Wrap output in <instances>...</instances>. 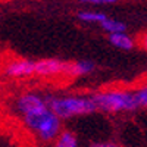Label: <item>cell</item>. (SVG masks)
Wrapping results in <instances>:
<instances>
[{"instance_id": "277c9868", "label": "cell", "mask_w": 147, "mask_h": 147, "mask_svg": "<svg viewBox=\"0 0 147 147\" xmlns=\"http://www.w3.org/2000/svg\"><path fill=\"white\" fill-rule=\"evenodd\" d=\"M5 75L12 78H22L28 77L31 74H35V63L25 59H10L3 66Z\"/></svg>"}, {"instance_id": "9a60e30c", "label": "cell", "mask_w": 147, "mask_h": 147, "mask_svg": "<svg viewBox=\"0 0 147 147\" xmlns=\"http://www.w3.org/2000/svg\"><path fill=\"white\" fill-rule=\"evenodd\" d=\"M88 3L91 5H113V0H90Z\"/></svg>"}, {"instance_id": "4fadbf2b", "label": "cell", "mask_w": 147, "mask_h": 147, "mask_svg": "<svg viewBox=\"0 0 147 147\" xmlns=\"http://www.w3.org/2000/svg\"><path fill=\"white\" fill-rule=\"evenodd\" d=\"M134 97H136V102H137L138 107H147V85L138 88L134 93Z\"/></svg>"}, {"instance_id": "ba28073f", "label": "cell", "mask_w": 147, "mask_h": 147, "mask_svg": "<svg viewBox=\"0 0 147 147\" xmlns=\"http://www.w3.org/2000/svg\"><path fill=\"white\" fill-rule=\"evenodd\" d=\"M94 69V65L91 62H87V60H80V62L75 63H69V71H68V77L74 78L78 75H85Z\"/></svg>"}, {"instance_id": "30bf717a", "label": "cell", "mask_w": 147, "mask_h": 147, "mask_svg": "<svg viewBox=\"0 0 147 147\" xmlns=\"http://www.w3.org/2000/svg\"><path fill=\"white\" fill-rule=\"evenodd\" d=\"M55 147H77V138L71 131H63L57 137Z\"/></svg>"}, {"instance_id": "8992f818", "label": "cell", "mask_w": 147, "mask_h": 147, "mask_svg": "<svg viewBox=\"0 0 147 147\" xmlns=\"http://www.w3.org/2000/svg\"><path fill=\"white\" fill-rule=\"evenodd\" d=\"M59 127H60L59 116L55 115L53 112H50L49 116L46 118V121L41 124V127L38 128V134H40V137L43 140H52L57 136Z\"/></svg>"}, {"instance_id": "7c38bea8", "label": "cell", "mask_w": 147, "mask_h": 147, "mask_svg": "<svg viewBox=\"0 0 147 147\" xmlns=\"http://www.w3.org/2000/svg\"><path fill=\"white\" fill-rule=\"evenodd\" d=\"M78 18L85 22H100V24H103L107 19L105 13H96V12H78Z\"/></svg>"}, {"instance_id": "6da1fadb", "label": "cell", "mask_w": 147, "mask_h": 147, "mask_svg": "<svg viewBox=\"0 0 147 147\" xmlns=\"http://www.w3.org/2000/svg\"><path fill=\"white\" fill-rule=\"evenodd\" d=\"M46 103L50 110L59 118H71L78 115H88L97 110L93 99L90 97H63V99H55L52 96L46 97Z\"/></svg>"}, {"instance_id": "3957f363", "label": "cell", "mask_w": 147, "mask_h": 147, "mask_svg": "<svg viewBox=\"0 0 147 147\" xmlns=\"http://www.w3.org/2000/svg\"><path fill=\"white\" fill-rule=\"evenodd\" d=\"M68 71H69V63L57 59H43L35 62V74L40 77H56V75L68 77Z\"/></svg>"}, {"instance_id": "5b68a950", "label": "cell", "mask_w": 147, "mask_h": 147, "mask_svg": "<svg viewBox=\"0 0 147 147\" xmlns=\"http://www.w3.org/2000/svg\"><path fill=\"white\" fill-rule=\"evenodd\" d=\"M18 109L21 110L22 113H32V112H37V110H41L44 107H49L46 100H43L40 96H37V94H32V93H27V94H22L18 102Z\"/></svg>"}, {"instance_id": "7a4b0ae2", "label": "cell", "mask_w": 147, "mask_h": 147, "mask_svg": "<svg viewBox=\"0 0 147 147\" xmlns=\"http://www.w3.org/2000/svg\"><path fill=\"white\" fill-rule=\"evenodd\" d=\"M93 102L97 109L106 110V112H119V110H134L138 105L136 102V97L132 93L113 90V91H103L97 93L93 97Z\"/></svg>"}, {"instance_id": "2e32d148", "label": "cell", "mask_w": 147, "mask_h": 147, "mask_svg": "<svg viewBox=\"0 0 147 147\" xmlns=\"http://www.w3.org/2000/svg\"><path fill=\"white\" fill-rule=\"evenodd\" d=\"M138 41H140V46L144 49V50H147V34H143Z\"/></svg>"}, {"instance_id": "8fae6325", "label": "cell", "mask_w": 147, "mask_h": 147, "mask_svg": "<svg viewBox=\"0 0 147 147\" xmlns=\"http://www.w3.org/2000/svg\"><path fill=\"white\" fill-rule=\"evenodd\" d=\"M102 27L109 31L110 34H122L127 27H125V24H122L121 21H115V19H106L103 24H102Z\"/></svg>"}, {"instance_id": "5bb4252c", "label": "cell", "mask_w": 147, "mask_h": 147, "mask_svg": "<svg viewBox=\"0 0 147 147\" xmlns=\"http://www.w3.org/2000/svg\"><path fill=\"white\" fill-rule=\"evenodd\" d=\"M90 147H119V146H118V144H115V143L105 141V143H93Z\"/></svg>"}, {"instance_id": "52a82bcc", "label": "cell", "mask_w": 147, "mask_h": 147, "mask_svg": "<svg viewBox=\"0 0 147 147\" xmlns=\"http://www.w3.org/2000/svg\"><path fill=\"white\" fill-rule=\"evenodd\" d=\"M52 110L50 107H44L41 110H37V112H32V113H28L25 115V122L27 125L32 129H37L38 131V128L41 127V124L46 121V118L49 116V113H50Z\"/></svg>"}, {"instance_id": "9c48e42d", "label": "cell", "mask_w": 147, "mask_h": 147, "mask_svg": "<svg viewBox=\"0 0 147 147\" xmlns=\"http://www.w3.org/2000/svg\"><path fill=\"white\" fill-rule=\"evenodd\" d=\"M110 43H112L113 46L119 47V49H124V50H129V49H132L134 46V41L131 37H128L127 34H110L109 37Z\"/></svg>"}]
</instances>
